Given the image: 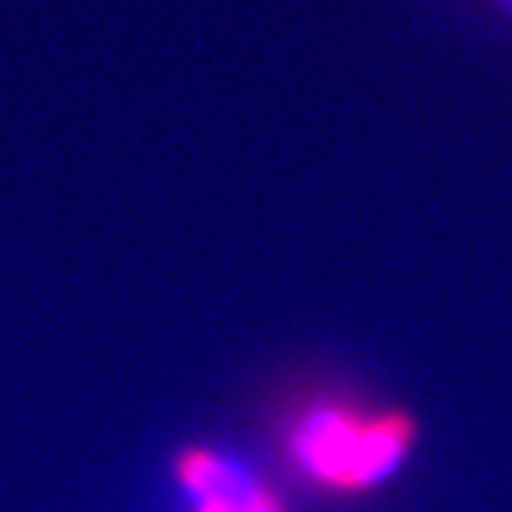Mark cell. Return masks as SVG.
Wrapping results in <instances>:
<instances>
[{"label":"cell","instance_id":"obj_1","mask_svg":"<svg viewBox=\"0 0 512 512\" xmlns=\"http://www.w3.org/2000/svg\"><path fill=\"white\" fill-rule=\"evenodd\" d=\"M413 443L416 423L403 409L370 413L333 399L306 406L286 433L293 466L330 493H366L386 483Z\"/></svg>","mask_w":512,"mask_h":512},{"label":"cell","instance_id":"obj_2","mask_svg":"<svg viewBox=\"0 0 512 512\" xmlns=\"http://www.w3.org/2000/svg\"><path fill=\"white\" fill-rule=\"evenodd\" d=\"M177 483L197 499L193 512H286L283 499L253 479L233 459H223L213 449L190 446L177 456Z\"/></svg>","mask_w":512,"mask_h":512},{"label":"cell","instance_id":"obj_3","mask_svg":"<svg viewBox=\"0 0 512 512\" xmlns=\"http://www.w3.org/2000/svg\"><path fill=\"white\" fill-rule=\"evenodd\" d=\"M496 4H499V7H503V10H506V14H512V0H496Z\"/></svg>","mask_w":512,"mask_h":512}]
</instances>
